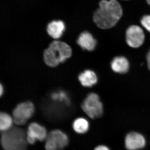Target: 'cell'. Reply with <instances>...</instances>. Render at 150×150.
<instances>
[{
	"instance_id": "1",
	"label": "cell",
	"mask_w": 150,
	"mask_h": 150,
	"mask_svg": "<svg viewBox=\"0 0 150 150\" xmlns=\"http://www.w3.org/2000/svg\"><path fill=\"white\" fill-rule=\"evenodd\" d=\"M123 10L116 0H103L99 3V7L93 14V21L96 25L102 29L113 27L121 18Z\"/></svg>"
},
{
	"instance_id": "2",
	"label": "cell",
	"mask_w": 150,
	"mask_h": 150,
	"mask_svg": "<svg viewBox=\"0 0 150 150\" xmlns=\"http://www.w3.org/2000/svg\"><path fill=\"white\" fill-rule=\"evenodd\" d=\"M72 50L67 43L55 40L49 45L43 54L45 63L49 67H54L64 62L71 56Z\"/></svg>"
},
{
	"instance_id": "3",
	"label": "cell",
	"mask_w": 150,
	"mask_h": 150,
	"mask_svg": "<svg viewBox=\"0 0 150 150\" xmlns=\"http://www.w3.org/2000/svg\"><path fill=\"white\" fill-rule=\"evenodd\" d=\"M1 142L4 150H26L28 144L26 133L16 126L1 132Z\"/></svg>"
},
{
	"instance_id": "4",
	"label": "cell",
	"mask_w": 150,
	"mask_h": 150,
	"mask_svg": "<svg viewBox=\"0 0 150 150\" xmlns=\"http://www.w3.org/2000/svg\"><path fill=\"white\" fill-rule=\"evenodd\" d=\"M81 108L92 119L101 117L103 113V105L96 93L89 94L82 104Z\"/></svg>"
},
{
	"instance_id": "5",
	"label": "cell",
	"mask_w": 150,
	"mask_h": 150,
	"mask_svg": "<svg viewBox=\"0 0 150 150\" xmlns=\"http://www.w3.org/2000/svg\"><path fill=\"white\" fill-rule=\"evenodd\" d=\"M46 150H63L69 144L68 136L62 131L58 129L49 132L45 140Z\"/></svg>"
},
{
	"instance_id": "6",
	"label": "cell",
	"mask_w": 150,
	"mask_h": 150,
	"mask_svg": "<svg viewBox=\"0 0 150 150\" xmlns=\"http://www.w3.org/2000/svg\"><path fill=\"white\" fill-rule=\"evenodd\" d=\"M35 108L30 101L21 103L17 105L13 112L14 123L17 126L24 125L32 117Z\"/></svg>"
},
{
	"instance_id": "7",
	"label": "cell",
	"mask_w": 150,
	"mask_h": 150,
	"mask_svg": "<svg viewBox=\"0 0 150 150\" xmlns=\"http://www.w3.org/2000/svg\"><path fill=\"white\" fill-rule=\"evenodd\" d=\"M48 134L47 130L44 126L35 122L31 123L28 126L26 132L28 143L33 145L36 141H45Z\"/></svg>"
},
{
	"instance_id": "8",
	"label": "cell",
	"mask_w": 150,
	"mask_h": 150,
	"mask_svg": "<svg viewBox=\"0 0 150 150\" xmlns=\"http://www.w3.org/2000/svg\"><path fill=\"white\" fill-rule=\"evenodd\" d=\"M144 40V33L139 26L131 25L126 30V42L130 47L134 48L139 47L143 44Z\"/></svg>"
},
{
	"instance_id": "9",
	"label": "cell",
	"mask_w": 150,
	"mask_h": 150,
	"mask_svg": "<svg viewBox=\"0 0 150 150\" xmlns=\"http://www.w3.org/2000/svg\"><path fill=\"white\" fill-rule=\"evenodd\" d=\"M146 145V140L142 134L131 132L126 136L125 146L129 150H137L142 149Z\"/></svg>"
},
{
	"instance_id": "10",
	"label": "cell",
	"mask_w": 150,
	"mask_h": 150,
	"mask_svg": "<svg viewBox=\"0 0 150 150\" xmlns=\"http://www.w3.org/2000/svg\"><path fill=\"white\" fill-rule=\"evenodd\" d=\"M78 44L84 50L93 51L96 45V40L91 33L87 31L82 33L77 40Z\"/></svg>"
},
{
	"instance_id": "11",
	"label": "cell",
	"mask_w": 150,
	"mask_h": 150,
	"mask_svg": "<svg viewBox=\"0 0 150 150\" xmlns=\"http://www.w3.org/2000/svg\"><path fill=\"white\" fill-rule=\"evenodd\" d=\"M65 30V25L62 21H54L48 24L47 32L54 39H59L62 37Z\"/></svg>"
},
{
	"instance_id": "12",
	"label": "cell",
	"mask_w": 150,
	"mask_h": 150,
	"mask_svg": "<svg viewBox=\"0 0 150 150\" xmlns=\"http://www.w3.org/2000/svg\"><path fill=\"white\" fill-rule=\"evenodd\" d=\"M111 68L112 71L118 74H125L129 71V61L123 56L116 57L112 60Z\"/></svg>"
},
{
	"instance_id": "13",
	"label": "cell",
	"mask_w": 150,
	"mask_h": 150,
	"mask_svg": "<svg viewBox=\"0 0 150 150\" xmlns=\"http://www.w3.org/2000/svg\"><path fill=\"white\" fill-rule=\"evenodd\" d=\"M79 80L82 85L91 87L97 82V77L95 73L91 70H87L81 73L79 76Z\"/></svg>"
},
{
	"instance_id": "14",
	"label": "cell",
	"mask_w": 150,
	"mask_h": 150,
	"mask_svg": "<svg viewBox=\"0 0 150 150\" xmlns=\"http://www.w3.org/2000/svg\"><path fill=\"white\" fill-rule=\"evenodd\" d=\"M89 127V124L88 121L84 118H76L73 122V129L78 134H85L88 131Z\"/></svg>"
},
{
	"instance_id": "15",
	"label": "cell",
	"mask_w": 150,
	"mask_h": 150,
	"mask_svg": "<svg viewBox=\"0 0 150 150\" xmlns=\"http://www.w3.org/2000/svg\"><path fill=\"white\" fill-rule=\"evenodd\" d=\"M14 123L13 117L6 112H2L0 114V130L4 132L12 128Z\"/></svg>"
},
{
	"instance_id": "16",
	"label": "cell",
	"mask_w": 150,
	"mask_h": 150,
	"mask_svg": "<svg viewBox=\"0 0 150 150\" xmlns=\"http://www.w3.org/2000/svg\"><path fill=\"white\" fill-rule=\"evenodd\" d=\"M51 98L53 100L64 103L67 105L70 104V100L67 95L63 91L54 93L51 95Z\"/></svg>"
},
{
	"instance_id": "17",
	"label": "cell",
	"mask_w": 150,
	"mask_h": 150,
	"mask_svg": "<svg viewBox=\"0 0 150 150\" xmlns=\"http://www.w3.org/2000/svg\"><path fill=\"white\" fill-rule=\"evenodd\" d=\"M141 24L145 29L150 33V15L144 16L141 19Z\"/></svg>"
},
{
	"instance_id": "18",
	"label": "cell",
	"mask_w": 150,
	"mask_h": 150,
	"mask_svg": "<svg viewBox=\"0 0 150 150\" xmlns=\"http://www.w3.org/2000/svg\"><path fill=\"white\" fill-rule=\"evenodd\" d=\"M94 150H110L107 147L105 146H99L96 147Z\"/></svg>"
},
{
	"instance_id": "19",
	"label": "cell",
	"mask_w": 150,
	"mask_h": 150,
	"mask_svg": "<svg viewBox=\"0 0 150 150\" xmlns=\"http://www.w3.org/2000/svg\"><path fill=\"white\" fill-rule=\"evenodd\" d=\"M147 62L148 68L150 71V50L147 55Z\"/></svg>"
},
{
	"instance_id": "20",
	"label": "cell",
	"mask_w": 150,
	"mask_h": 150,
	"mask_svg": "<svg viewBox=\"0 0 150 150\" xmlns=\"http://www.w3.org/2000/svg\"><path fill=\"white\" fill-rule=\"evenodd\" d=\"M4 88H3L2 85L1 84V86H0V94H1V96L2 95L3 93H4Z\"/></svg>"
},
{
	"instance_id": "21",
	"label": "cell",
	"mask_w": 150,
	"mask_h": 150,
	"mask_svg": "<svg viewBox=\"0 0 150 150\" xmlns=\"http://www.w3.org/2000/svg\"><path fill=\"white\" fill-rule=\"evenodd\" d=\"M147 2L150 5V0H146Z\"/></svg>"
}]
</instances>
